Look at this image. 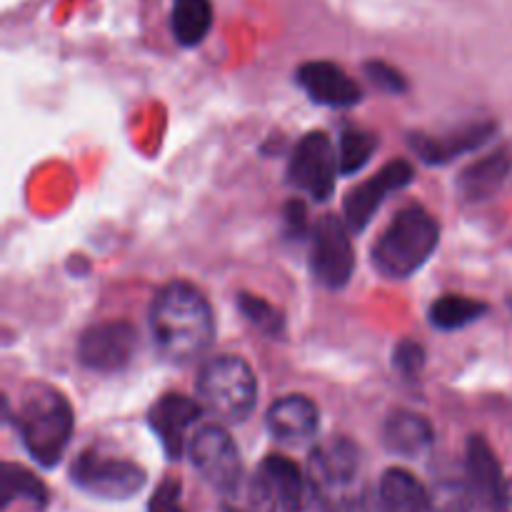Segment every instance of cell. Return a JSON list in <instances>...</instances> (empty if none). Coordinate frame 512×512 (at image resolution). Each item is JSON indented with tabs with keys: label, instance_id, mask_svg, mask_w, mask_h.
Here are the masks:
<instances>
[{
	"label": "cell",
	"instance_id": "1",
	"mask_svg": "<svg viewBox=\"0 0 512 512\" xmlns=\"http://www.w3.org/2000/svg\"><path fill=\"white\" fill-rule=\"evenodd\" d=\"M150 330L165 358L173 363H190L213 343V308L195 285L175 280L155 295Z\"/></svg>",
	"mask_w": 512,
	"mask_h": 512
},
{
	"label": "cell",
	"instance_id": "2",
	"mask_svg": "<svg viewBox=\"0 0 512 512\" xmlns=\"http://www.w3.org/2000/svg\"><path fill=\"white\" fill-rule=\"evenodd\" d=\"M15 423L20 440L35 463L43 468L60 463L73 435V408L63 393L48 385L25 390Z\"/></svg>",
	"mask_w": 512,
	"mask_h": 512
},
{
	"label": "cell",
	"instance_id": "3",
	"mask_svg": "<svg viewBox=\"0 0 512 512\" xmlns=\"http://www.w3.org/2000/svg\"><path fill=\"white\" fill-rule=\"evenodd\" d=\"M438 240L440 228L433 215L420 205H408L390 220L373 245L375 270L393 280L410 278L428 263Z\"/></svg>",
	"mask_w": 512,
	"mask_h": 512
},
{
	"label": "cell",
	"instance_id": "4",
	"mask_svg": "<svg viewBox=\"0 0 512 512\" xmlns=\"http://www.w3.org/2000/svg\"><path fill=\"white\" fill-rule=\"evenodd\" d=\"M258 400V383L243 358L220 355L198 373V403L225 423H243Z\"/></svg>",
	"mask_w": 512,
	"mask_h": 512
},
{
	"label": "cell",
	"instance_id": "5",
	"mask_svg": "<svg viewBox=\"0 0 512 512\" xmlns=\"http://www.w3.org/2000/svg\"><path fill=\"white\" fill-rule=\"evenodd\" d=\"M70 480L88 495L100 500H130L145 485V470L138 463L100 450H85L70 465Z\"/></svg>",
	"mask_w": 512,
	"mask_h": 512
},
{
	"label": "cell",
	"instance_id": "6",
	"mask_svg": "<svg viewBox=\"0 0 512 512\" xmlns=\"http://www.w3.org/2000/svg\"><path fill=\"white\" fill-rule=\"evenodd\" d=\"M308 475L325 498L338 508L358 495L360 450L348 438H330L310 453Z\"/></svg>",
	"mask_w": 512,
	"mask_h": 512
},
{
	"label": "cell",
	"instance_id": "7",
	"mask_svg": "<svg viewBox=\"0 0 512 512\" xmlns=\"http://www.w3.org/2000/svg\"><path fill=\"white\" fill-rule=\"evenodd\" d=\"M338 170V155H335L330 138L320 130H313L295 145L293 155H290L288 180L293 188L303 190L310 198L328 200L335 190Z\"/></svg>",
	"mask_w": 512,
	"mask_h": 512
},
{
	"label": "cell",
	"instance_id": "8",
	"mask_svg": "<svg viewBox=\"0 0 512 512\" xmlns=\"http://www.w3.org/2000/svg\"><path fill=\"white\" fill-rule=\"evenodd\" d=\"M310 268L325 288H343L355 268L353 245L348 228L335 215H325L315 223L310 235Z\"/></svg>",
	"mask_w": 512,
	"mask_h": 512
},
{
	"label": "cell",
	"instance_id": "9",
	"mask_svg": "<svg viewBox=\"0 0 512 512\" xmlns=\"http://www.w3.org/2000/svg\"><path fill=\"white\" fill-rule=\"evenodd\" d=\"M138 350V330L128 320H108L85 330L78 340V360L95 373H118Z\"/></svg>",
	"mask_w": 512,
	"mask_h": 512
},
{
	"label": "cell",
	"instance_id": "10",
	"mask_svg": "<svg viewBox=\"0 0 512 512\" xmlns=\"http://www.w3.org/2000/svg\"><path fill=\"white\" fill-rule=\"evenodd\" d=\"M190 458L205 483L218 490L220 495L228 493L243 478L238 445L220 425H205L195 433L193 443H190Z\"/></svg>",
	"mask_w": 512,
	"mask_h": 512
},
{
	"label": "cell",
	"instance_id": "11",
	"mask_svg": "<svg viewBox=\"0 0 512 512\" xmlns=\"http://www.w3.org/2000/svg\"><path fill=\"white\" fill-rule=\"evenodd\" d=\"M413 178L415 170L408 160H393V163L385 165L383 170H378L373 178L350 190L343 208L348 228L355 230V233L368 228V223L375 218V213H378L380 205L385 203V198H388L393 190H400L408 183H413Z\"/></svg>",
	"mask_w": 512,
	"mask_h": 512
},
{
	"label": "cell",
	"instance_id": "12",
	"mask_svg": "<svg viewBox=\"0 0 512 512\" xmlns=\"http://www.w3.org/2000/svg\"><path fill=\"white\" fill-rule=\"evenodd\" d=\"M298 83L315 103L330 105V108H350L363 98L358 83L340 65L328 63V60L300 65Z\"/></svg>",
	"mask_w": 512,
	"mask_h": 512
},
{
	"label": "cell",
	"instance_id": "13",
	"mask_svg": "<svg viewBox=\"0 0 512 512\" xmlns=\"http://www.w3.org/2000/svg\"><path fill=\"white\" fill-rule=\"evenodd\" d=\"M200 410H203V405L178 393L163 395V398L150 408L148 423L150 428L155 430V435L160 438V443H163L170 460H178L180 455H183L185 433H188L190 425L200 418Z\"/></svg>",
	"mask_w": 512,
	"mask_h": 512
},
{
	"label": "cell",
	"instance_id": "14",
	"mask_svg": "<svg viewBox=\"0 0 512 512\" xmlns=\"http://www.w3.org/2000/svg\"><path fill=\"white\" fill-rule=\"evenodd\" d=\"M368 512H433V508L430 493L413 473L390 468L368 498Z\"/></svg>",
	"mask_w": 512,
	"mask_h": 512
},
{
	"label": "cell",
	"instance_id": "15",
	"mask_svg": "<svg viewBox=\"0 0 512 512\" xmlns=\"http://www.w3.org/2000/svg\"><path fill=\"white\" fill-rule=\"evenodd\" d=\"M465 468H468V483L473 490L475 503L483 505L485 510L500 512L503 508L505 495V480L503 470H500L498 458H495L493 448L485 443V438L473 435L468 440V455H465Z\"/></svg>",
	"mask_w": 512,
	"mask_h": 512
},
{
	"label": "cell",
	"instance_id": "16",
	"mask_svg": "<svg viewBox=\"0 0 512 512\" xmlns=\"http://www.w3.org/2000/svg\"><path fill=\"white\" fill-rule=\"evenodd\" d=\"M320 413L305 395H288L268 410V430L285 445H300L318 433Z\"/></svg>",
	"mask_w": 512,
	"mask_h": 512
},
{
	"label": "cell",
	"instance_id": "17",
	"mask_svg": "<svg viewBox=\"0 0 512 512\" xmlns=\"http://www.w3.org/2000/svg\"><path fill=\"white\" fill-rule=\"evenodd\" d=\"M433 425L418 413L410 410H395L383 423V443L385 448L400 458H423L433 448Z\"/></svg>",
	"mask_w": 512,
	"mask_h": 512
},
{
	"label": "cell",
	"instance_id": "18",
	"mask_svg": "<svg viewBox=\"0 0 512 512\" xmlns=\"http://www.w3.org/2000/svg\"><path fill=\"white\" fill-rule=\"evenodd\" d=\"M495 133L493 123H478L470 125V128L458 130V133L443 135V138H430V135H413L410 145H413L415 153L430 165H443L448 160L458 158L460 153H468V150L480 148L490 135Z\"/></svg>",
	"mask_w": 512,
	"mask_h": 512
},
{
	"label": "cell",
	"instance_id": "19",
	"mask_svg": "<svg viewBox=\"0 0 512 512\" xmlns=\"http://www.w3.org/2000/svg\"><path fill=\"white\" fill-rule=\"evenodd\" d=\"M512 170L510 150H495L488 158L478 160L463 170L458 190L465 200H485L505 183Z\"/></svg>",
	"mask_w": 512,
	"mask_h": 512
},
{
	"label": "cell",
	"instance_id": "20",
	"mask_svg": "<svg viewBox=\"0 0 512 512\" xmlns=\"http://www.w3.org/2000/svg\"><path fill=\"white\" fill-rule=\"evenodd\" d=\"M280 500L263 470L243 475L228 493H223V512H278Z\"/></svg>",
	"mask_w": 512,
	"mask_h": 512
},
{
	"label": "cell",
	"instance_id": "21",
	"mask_svg": "<svg viewBox=\"0 0 512 512\" xmlns=\"http://www.w3.org/2000/svg\"><path fill=\"white\" fill-rule=\"evenodd\" d=\"M213 25L210 0H175L173 3V35L180 45L193 48L208 35Z\"/></svg>",
	"mask_w": 512,
	"mask_h": 512
},
{
	"label": "cell",
	"instance_id": "22",
	"mask_svg": "<svg viewBox=\"0 0 512 512\" xmlns=\"http://www.w3.org/2000/svg\"><path fill=\"white\" fill-rule=\"evenodd\" d=\"M485 310L488 305L480 300L465 298V295H445V298L435 300L430 308V323L440 330H460L483 318Z\"/></svg>",
	"mask_w": 512,
	"mask_h": 512
},
{
	"label": "cell",
	"instance_id": "23",
	"mask_svg": "<svg viewBox=\"0 0 512 512\" xmlns=\"http://www.w3.org/2000/svg\"><path fill=\"white\" fill-rule=\"evenodd\" d=\"M375 148H378V138L375 133L363 128H345L338 143V165L343 175L358 173L360 168L370 163Z\"/></svg>",
	"mask_w": 512,
	"mask_h": 512
},
{
	"label": "cell",
	"instance_id": "24",
	"mask_svg": "<svg viewBox=\"0 0 512 512\" xmlns=\"http://www.w3.org/2000/svg\"><path fill=\"white\" fill-rule=\"evenodd\" d=\"M30 500L35 508H45L48 503V490L45 485L35 478L30 470L20 468V465L5 463L3 465V505L8 508L13 500Z\"/></svg>",
	"mask_w": 512,
	"mask_h": 512
},
{
	"label": "cell",
	"instance_id": "25",
	"mask_svg": "<svg viewBox=\"0 0 512 512\" xmlns=\"http://www.w3.org/2000/svg\"><path fill=\"white\" fill-rule=\"evenodd\" d=\"M475 498L468 480L443 478L430 490V508L433 512H470Z\"/></svg>",
	"mask_w": 512,
	"mask_h": 512
},
{
	"label": "cell",
	"instance_id": "26",
	"mask_svg": "<svg viewBox=\"0 0 512 512\" xmlns=\"http://www.w3.org/2000/svg\"><path fill=\"white\" fill-rule=\"evenodd\" d=\"M280 510L283 512H335V505L325 498L323 490H320L308 475V478H305L293 493H288L283 500H280Z\"/></svg>",
	"mask_w": 512,
	"mask_h": 512
},
{
	"label": "cell",
	"instance_id": "27",
	"mask_svg": "<svg viewBox=\"0 0 512 512\" xmlns=\"http://www.w3.org/2000/svg\"><path fill=\"white\" fill-rule=\"evenodd\" d=\"M238 308L255 328H260L263 333L275 335L283 330V315L268 303V300L258 298V295L250 293H238Z\"/></svg>",
	"mask_w": 512,
	"mask_h": 512
},
{
	"label": "cell",
	"instance_id": "28",
	"mask_svg": "<svg viewBox=\"0 0 512 512\" xmlns=\"http://www.w3.org/2000/svg\"><path fill=\"white\" fill-rule=\"evenodd\" d=\"M148 512H185L183 508V488L175 478H165L155 488L153 498L148 503Z\"/></svg>",
	"mask_w": 512,
	"mask_h": 512
},
{
	"label": "cell",
	"instance_id": "29",
	"mask_svg": "<svg viewBox=\"0 0 512 512\" xmlns=\"http://www.w3.org/2000/svg\"><path fill=\"white\" fill-rule=\"evenodd\" d=\"M365 75H368L378 88L388 90V93L398 95V93H405V88H408L403 73L395 70L393 65L380 63V60H370V63H365Z\"/></svg>",
	"mask_w": 512,
	"mask_h": 512
},
{
	"label": "cell",
	"instance_id": "30",
	"mask_svg": "<svg viewBox=\"0 0 512 512\" xmlns=\"http://www.w3.org/2000/svg\"><path fill=\"white\" fill-rule=\"evenodd\" d=\"M395 368L400 370L408 378H415V375L423 370L425 365V350L423 345L413 343V340H403V343L395 348Z\"/></svg>",
	"mask_w": 512,
	"mask_h": 512
},
{
	"label": "cell",
	"instance_id": "31",
	"mask_svg": "<svg viewBox=\"0 0 512 512\" xmlns=\"http://www.w3.org/2000/svg\"><path fill=\"white\" fill-rule=\"evenodd\" d=\"M308 210H305V205L300 203V200H290L288 205H285L283 210V228H285V235L288 238H303L305 233H308Z\"/></svg>",
	"mask_w": 512,
	"mask_h": 512
},
{
	"label": "cell",
	"instance_id": "32",
	"mask_svg": "<svg viewBox=\"0 0 512 512\" xmlns=\"http://www.w3.org/2000/svg\"><path fill=\"white\" fill-rule=\"evenodd\" d=\"M500 512H512V480H508V485H505L503 508H500Z\"/></svg>",
	"mask_w": 512,
	"mask_h": 512
}]
</instances>
